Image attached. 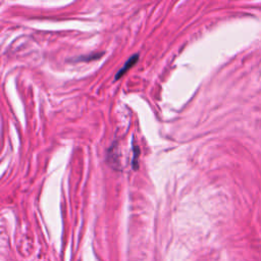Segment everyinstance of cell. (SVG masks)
<instances>
[{
  "label": "cell",
  "mask_w": 261,
  "mask_h": 261,
  "mask_svg": "<svg viewBox=\"0 0 261 261\" xmlns=\"http://www.w3.org/2000/svg\"><path fill=\"white\" fill-rule=\"evenodd\" d=\"M103 54V52L101 53H95V54H89V55H85V56H80V58L77 59L79 61H89V60H93V59H97L100 58V56Z\"/></svg>",
  "instance_id": "3"
},
{
  "label": "cell",
  "mask_w": 261,
  "mask_h": 261,
  "mask_svg": "<svg viewBox=\"0 0 261 261\" xmlns=\"http://www.w3.org/2000/svg\"><path fill=\"white\" fill-rule=\"evenodd\" d=\"M139 60V54H134L133 56H130L124 63V65H122V67L117 71V73L115 74V81L118 80L120 76H122L130 67H133L134 64H136V62Z\"/></svg>",
  "instance_id": "1"
},
{
  "label": "cell",
  "mask_w": 261,
  "mask_h": 261,
  "mask_svg": "<svg viewBox=\"0 0 261 261\" xmlns=\"http://www.w3.org/2000/svg\"><path fill=\"white\" fill-rule=\"evenodd\" d=\"M139 157H140V148L133 144V161L132 165L134 170H137L139 167Z\"/></svg>",
  "instance_id": "2"
}]
</instances>
